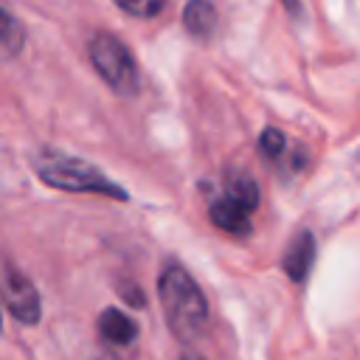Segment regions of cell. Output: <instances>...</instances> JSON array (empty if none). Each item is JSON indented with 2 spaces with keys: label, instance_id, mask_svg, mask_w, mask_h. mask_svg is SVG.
Listing matches in <instances>:
<instances>
[{
  "label": "cell",
  "instance_id": "obj_1",
  "mask_svg": "<svg viewBox=\"0 0 360 360\" xmlns=\"http://www.w3.org/2000/svg\"><path fill=\"white\" fill-rule=\"evenodd\" d=\"M158 295L169 329L186 343L197 340L208 323V301L197 281L180 264H169L158 278Z\"/></svg>",
  "mask_w": 360,
  "mask_h": 360
},
{
  "label": "cell",
  "instance_id": "obj_2",
  "mask_svg": "<svg viewBox=\"0 0 360 360\" xmlns=\"http://www.w3.org/2000/svg\"><path fill=\"white\" fill-rule=\"evenodd\" d=\"M34 172L37 177L59 191H73V194H104L112 200H127L129 194L115 186L104 172H98L96 166H90L82 158L73 155H56V152H42L34 160Z\"/></svg>",
  "mask_w": 360,
  "mask_h": 360
},
{
  "label": "cell",
  "instance_id": "obj_3",
  "mask_svg": "<svg viewBox=\"0 0 360 360\" xmlns=\"http://www.w3.org/2000/svg\"><path fill=\"white\" fill-rule=\"evenodd\" d=\"M87 53H90V62L96 68V73L121 96H135L138 93V68H135V59L129 56L127 45L107 34V31H98L90 37V45H87Z\"/></svg>",
  "mask_w": 360,
  "mask_h": 360
},
{
  "label": "cell",
  "instance_id": "obj_4",
  "mask_svg": "<svg viewBox=\"0 0 360 360\" xmlns=\"http://www.w3.org/2000/svg\"><path fill=\"white\" fill-rule=\"evenodd\" d=\"M3 301L6 309L11 312V318H17L20 323H39L42 318V304H39V292L31 284V278L25 273H20L11 262H6L3 270Z\"/></svg>",
  "mask_w": 360,
  "mask_h": 360
},
{
  "label": "cell",
  "instance_id": "obj_5",
  "mask_svg": "<svg viewBox=\"0 0 360 360\" xmlns=\"http://www.w3.org/2000/svg\"><path fill=\"white\" fill-rule=\"evenodd\" d=\"M315 262V236L309 231H298L287 250H284V259H281V267L287 273V278L292 281H304L309 276V267Z\"/></svg>",
  "mask_w": 360,
  "mask_h": 360
},
{
  "label": "cell",
  "instance_id": "obj_6",
  "mask_svg": "<svg viewBox=\"0 0 360 360\" xmlns=\"http://www.w3.org/2000/svg\"><path fill=\"white\" fill-rule=\"evenodd\" d=\"M208 217H211V222H214L219 231H225V233H233V236L250 233V211H245L242 205L231 202L228 197H219L217 202H211Z\"/></svg>",
  "mask_w": 360,
  "mask_h": 360
},
{
  "label": "cell",
  "instance_id": "obj_7",
  "mask_svg": "<svg viewBox=\"0 0 360 360\" xmlns=\"http://www.w3.org/2000/svg\"><path fill=\"white\" fill-rule=\"evenodd\" d=\"M98 332L107 343L112 346H129L135 338H138V326L129 315H124L121 309L115 307H107L101 315H98Z\"/></svg>",
  "mask_w": 360,
  "mask_h": 360
},
{
  "label": "cell",
  "instance_id": "obj_8",
  "mask_svg": "<svg viewBox=\"0 0 360 360\" xmlns=\"http://www.w3.org/2000/svg\"><path fill=\"white\" fill-rule=\"evenodd\" d=\"M183 22H186L188 34L205 39L217 28V8L208 0H188L183 8Z\"/></svg>",
  "mask_w": 360,
  "mask_h": 360
},
{
  "label": "cell",
  "instance_id": "obj_9",
  "mask_svg": "<svg viewBox=\"0 0 360 360\" xmlns=\"http://www.w3.org/2000/svg\"><path fill=\"white\" fill-rule=\"evenodd\" d=\"M222 197H228L231 202H236V205H242L245 211L253 214L256 205H259V186H256V180L248 177V174H236V177L228 180Z\"/></svg>",
  "mask_w": 360,
  "mask_h": 360
},
{
  "label": "cell",
  "instance_id": "obj_10",
  "mask_svg": "<svg viewBox=\"0 0 360 360\" xmlns=\"http://www.w3.org/2000/svg\"><path fill=\"white\" fill-rule=\"evenodd\" d=\"M22 39H25V34H22V28L17 25V20H14L8 11H3V34H0L3 56H6V59L17 56V51L22 48Z\"/></svg>",
  "mask_w": 360,
  "mask_h": 360
},
{
  "label": "cell",
  "instance_id": "obj_11",
  "mask_svg": "<svg viewBox=\"0 0 360 360\" xmlns=\"http://www.w3.org/2000/svg\"><path fill=\"white\" fill-rule=\"evenodd\" d=\"M121 11H127L129 17H141V20H149V17H155L160 8H163V3L166 0H112Z\"/></svg>",
  "mask_w": 360,
  "mask_h": 360
},
{
  "label": "cell",
  "instance_id": "obj_12",
  "mask_svg": "<svg viewBox=\"0 0 360 360\" xmlns=\"http://www.w3.org/2000/svg\"><path fill=\"white\" fill-rule=\"evenodd\" d=\"M259 146H262V152H264L267 158L281 155V149H284V135H281V129L267 127V129L259 135Z\"/></svg>",
  "mask_w": 360,
  "mask_h": 360
},
{
  "label": "cell",
  "instance_id": "obj_13",
  "mask_svg": "<svg viewBox=\"0 0 360 360\" xmlns=\"http://www.w3.org/2000/svg\"><path fill=\"white\" fill-rule=\"evenodd\" d=\"M118 292H121V298H124L129 307H143V304H146V298H143V292L138 290V284L121 281V284H118Z\"/></svg>",
  "mask_w": 360,
  "mask_h": 360
},
{
  "label": "cell",
  "instance_id": "obj_14",
  "mask_svg": "<svg viewBox=\"0 0 360 360\" xmlns=\"http://www.w3.org/2000/svg\"><path fill=\"white\" fill-rule=\"evenodd\" d=\"M284 3H287L290 8H298V3H295V0H284Z\"/></svg>",
  "mask_w": 360,
  "mask_h": 360
},
{
  "label": "cell",
  "instance_id": "obj_15",
  "mask_svg": "<svg viewBox=\"0 0 360 360\" xmlns=\"http://www.w3.org/2000/svg\"><path fill=\"white\" fill-rule=\"evenodd\" d=\"M183 360H202V357H194V354H183Z\"/></svg>",
  "mask_w": 360,
  "mask_h": 360
},
{
  "label": "cell",
  "instance_id": "obj_16",
  "mask_svg": "<svg viewBox=\"0 0 360 360\" xmlns=\"http://www.w3.org/2000/svg\"><path fill=\"white\" fill-rule=\"evenodd\" d=\"M96 360H112V357H96Z\"/></svg>",
  "mask_w": 360,
  "mask_h": 360
}]
</instances>
